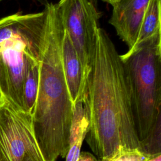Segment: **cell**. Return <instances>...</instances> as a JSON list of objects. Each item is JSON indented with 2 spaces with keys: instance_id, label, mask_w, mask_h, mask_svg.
<instances>
[{
  "instance_id": "6da1fadb",
  "label": "cell",
  "mask_w": 161,
  "mask_h": 161,
  "mask_svg": "<svg viewBox=\"0 0 161 161\" xmlns=\"http://www.w3.org/2000/svg\"><path fill=\"white\" fill-rule=\"evenodd\" d=\"M80 98L88 121L86 141L99 161L121 147L139 148L131 94L120 55L98 28L91 70Z\"/></svg>"
},
{
  "instance_id": "7a4b0ae2",
  "label": "cell",
  "mask_w": 161,
  "mask_h": 161,
  "mask_svg": "<svg viewBox=\"0 0 161 161\" xmlns=\"http://www.w3.org/2000/svg\"><path fill=\"white\" fill-rule=\"evenodd\" d=\"M45 43L39 64L38 90L32 120L34 126L46 133H57L69 129L73 119L70 98L61 58L64 33L57 4L49 3Z\"/></svg>"
},
{
  "instance_id": "3957f363",
  "label": "cell",
  "mask_w": 161,
  "mask_h": 161,
  "mask_svg": "<svg viewBox=\"0 0 161 161\" xmlns=\"http://www.w3.org/2000/svg\"><path fill=\"white\" fill-rule=\"evenodd\" d=\"M140 142L161 118V32L120 55Z\"/></svg>"
},
{
  "instance_id": "277c9868",
  "label": "cell",
  "mask_w": 161,
  "mask_h": 161,
  "mask_svg": "<svg viewBox=\"0 0 161 161\" xmlns=\"http://www.w3.org/2000/svg\"><path fill=\"white\" fill-rule=\"evenodd\" d=\"M47 21L46 8L23 14L16 31L0 45V91L6 100L21 109L24 81L30 69L40 64Z\"/></svg>"
},
{
  "instance_id": "5b68a950",
  "label": "cell",
  "mask_w": 161,
  "mask_h": 161,
  "mask_svg": "<svg viewBox=\"0 0 161 161\" xmlns=\"http://www.w3.org/2000/svg\"><path fill=\"white\" fill-rule=\"evenodd\" d=\"M57 4L64 29L77 52L87 79L94 59L100 14L94 0H60Z\"/></svg>"
},
{
  "instance_id": "8992f818",
  "label": "cell",
  "mask_w": 161,
  "mask_h": 161,
  "mask_svg": "<svg viewBox=\"0 0 161 161\" xmlns=\"http://www.w3.org/2000/svg\"><path fill=\"white\" fill-rule=\"evenodd\" d=\"M29 153L45 161L37 144L32 116L4 98L0 104V155L2 161H23Z\"/></svg>"
},
{
  "instance_id": "52a82bcc",
  "label": "cell",
  "mask_w": 161,
  "mask_h": 161,
  "mask_svg": "<svg viewBox=\"0 0 161 161\" xmlns=\"http://www.w3.org/2000/svg\"><path fill=\"white\" fill-rule=\"evenodd\" d=\"M149 0H121L113 6L109 23L119 37L131 49Z\"/></svg>"
},
{
  "instance_id": "ba28073f",
  "label": "cell",
  "mask_w": 161,
  "mask_h": 161,
  "mask_svg": "<svg viewBox=\"0 0 161 161\" xmlns=\"http://www.w3.org/2000/svg\"><path fill=\"white\" fill-rule=\"evenodd\" d=\"M61 58L67 89L74 104L80 96L87 79L77 52L64 29L61 41Z\"/></svg>"
},
{
  "instance_id": "9c48e42d",
  "label": "cell",
  "mask_w": 161,
  "mask_h": 161,
  "mask_svg": "<svg viewBox=\"0 0 161 161\" xmlns=\"http://www.w3.org/2000/svg\"><path fill=\"white\" fill-rule=\"evenodd\" d=\"M73 111L69 147L65 157V161H77L88 130V121L80 98L73 104Z\"/></svg>"
},
{
  "instance_id": "30bf717a",
  "label": "cell",
  "mask_w": 161,
  "mask_h": 161,
  "mask_svg": "<svg viewBox=\"0 0 161 161\" xmlns=\"http://www.w3.org/2000/svg\"><path fill=\"white\" fill-rule=\"evenodd\" d=\"M160 4L161 0H149L143 15L136 41L133 48L146 42L155 34L161 32Z\"/></svg>"
},
{
  "instance_id": "8fae6325",
  "label": "cell",
  "mask_w": 161,
  "mask_h": 161,
  "mask_svg": "<svg viewBox=\"0 0 161 161\" xmlns=\"http://www.w3.org/2000/svg\"><path fill=\"white\" fill-rule=\"evenodd\" d=\"M39 64L33 66L30 69L23 86L22 109L31 114L34 109L38 90Z\"/></svg>"
},
{
  "instance_id": "7c38bea8",
  "label": "cell",
  "mask_w": 161,
  "mask_h": 161,
  "mask_svg": "<svg viewBox=\"0 0 161 161\" xmlns=\"http://www.w3.org/2000/svg\"><path fill=\"white\" fill-rule=\"evenodd\" d=\"M161 118L155 123L147 137L140 142V149L150 156L161 153Z\"/></svg>"
},
{
  "instance_id": "4fadbf2b",
  "label": "cell",
  "mask_w": 161,
  "mask_h": 161,
  "mask_svg": "<svg viewBox=\"0 0 161 161\" xmlns=\"http://www.w3.org/2000/svg\"><path fill=\"white\" fill-rule=\"evenodd\" d=\"M153 157L138 148L121 147L109 157L101 161H148Z\"/></svg>"
},
{
  "instance_id": "5bb4252c",
  "label": "cell",
  "mask_w": 161,
  "mask_h": 161,
  "mask_svg": "<svg viewBox=\"0 0 161 161\" xmlns=\"http://www.w3.org/2000/svg\"><path fill=\"white\" fill-rule=\"evenodd\" d=\"M77 161H99L92 153L87 152H81Z\"/></svg>"
},
{
  "instance_id": "9a60e30c",
  "label": "cell",
  "mask_w": 161,
  "mask_h": 161,
  "mask_svg": "<svg viewBox=\"0 0 161 161\" xmlns=\"http://www.w3.org/2000/svg\"><path fill=\"white\" fill-rule=\"evenodd\" d=\"M23 161H40L38 159L34 158L33 157H32L31 155H30L29 153H26L24 157Z\"/></svg>"
},
{
  "instance_id": "2e32d148",
  "label": "cell",
  "mask_w": 161,
  "mask_h": 161,
  "mask_svg": "<svg viewBox=\"0 0 161 161\" xmlns=\"http://www.w3.org/2000/svg\"><path fill=\"white\" fill-rule=\"evenodd\" d=\"M148 161H161V153L153 156Z\"/></svg>"
},
{
  "instance_id": "e0dca14e",
  "label": "cell",
  "mask_w": 161,
  "mask_h": 161,
  "mask_svg": "<svg viewBox=\"0 0 161 161\" xmlns=\"http://www.w3.org/2000/svg\"><path fill=\"white\" fill-rule=\"evenodd\" d=\"M3 0H0V2L2 1ZM33 1H37L38 3H39L40 4L42 5H43L45 6V7L47 6L50 3H48V0H33Z\"/></svg>"
},
{
  "instance_id": "ac0fdd59",
  "label": "cell",
  "mask_w": 161,
  "mask_h": 161,
  "mask_svg": "<svg viewBox=\"0 0 161 161\" xmlns=\"http://www.w3.org/2000/svg\"><path fill=\"white\" fill-rule=\"evenodd\" d=\"M103 1L106 2V3H108V4H111L113 6V5H114L115 4L119 3L121 0H103Z\"/></svg>"
},
{
  "instance_id": "d6986e66",
  "label": "cell",
  "mask_w": 161,
  "mask_h": 161,
  "mask_svg": "<svg viewBox=\"0 0 161 161\" xmlns=\"http://www.w3.org/2000/svg\"><path fill=\"white\" fill-rule=\"evenodd\" d=\"M3 100H4V97H3L2 94H1V92L0 91V104L3 101Z\"/></svg>"
},
{
  "instance_id": "ffe728a7",
  "label": "cell",
  "mask_w": 161,
  "mask_h": 161,
  "mask_svg": "<svg viewBox=\"0 0 161 161\" xmlns=\"http://www.w3.org/2000/svg\"><path fill=\"white\" fill-rule=\"evenodd\" d=\"M0 161H2V159H1V155H0Z\"/></svg>"
}]
</instances>
